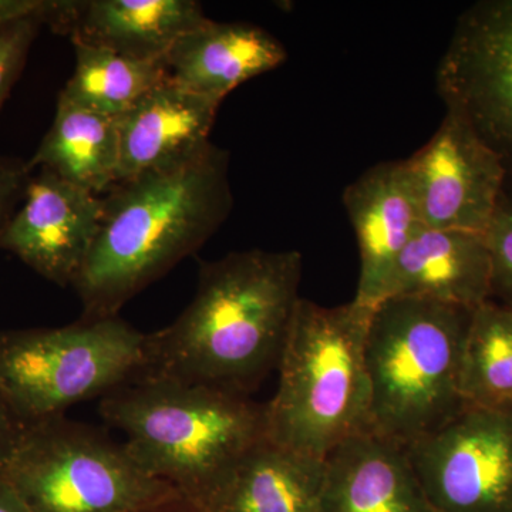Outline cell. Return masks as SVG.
I'll use <instances>...</instances> for the list:
<instances>
[{
  "instance_id": "cell-28",
  "label": "cell",
  "mask_w": 512,
  "mask_h": 512,
  "mask_svg": "<svg viewBox=\"0 0 512 512\" xmlns=\"http://www.w3.org/2000/svg\"><path fill=\"white\" fill-rule=\"evenodd\" d=\"M147 512H198L191 507L190 504L185 503L184 500L175 501V503L163 505V507L154 508V510Z\"/></svg>"
},
{
  "instance_id": "cell-1",
  "label": "cell",
  "mask_w": 512,
  "mask_h": 512,
  "mask_svg": "<svg viewBox=\"0 0 512 512\" xmlns=\"http://www.w3.org/2000/svg\"><path fill=\"white\" fill-rule=\"evenodd\" d=\"M301 276L298 251L249 249L201 264L190 305L148 333L140 373L249 394L279 365Z\"/></svg>"
},
{
  "instance_id": "cell-12",
  "label": "cell",
  "mask_w": 512,
  "mask_h": 512,
  "mask_svg": "<svg viewBox=\"0 0 512 512\" xmlns=\"http://www.w3.org/2000/svg\"><path fill=\"white\" fill-rule=\"evenodd\" d=\"M207 18L195 0H52L43 23L74 42L130 59L163 60L180 37Z\"/></svg>"
},
{
  "instance_id": "cell-24",
  "label": "cell",
  "mask_w": 512,
  "mask_h": 512,
  "mask_svg": "<svg viewBox=\"0 0 512 512\" xmlns=\"http://www.w3.org/2000/svg\"><path fill=\"white\" fill-rule=\"evenodd\" d=\"M30 177L32 171L28 161L18 157H0V229L18 208Z\"/></svg>"
},
{
  "instance_id": "cell-13",
  "label": "cell",
  "mask_w": 512,
  "mask_h": 512,
  "mask_svg": "<svg viewBox=\"0 0 512 512\" xmlns=\"http://www.w3.org/2000/svg\"><path fill=\"white\" fill-rule=\"evenodd\" d=\"M342 202L360 254L353 301L375 306L403 249L424 228L406 161L373 165L346 187Z\"/></svg>"
},
{
  "instance_id": "cell-14",
  "label": "cell",
  "mask_w": 512,
  "mask_h": 512,
  "mask_svg": "<svg viewBox=\"0 0 512 512\" xmlns=\"http://www.w3.org/2000/svg\"><path fill=\"white\" fill-rule=\"evenodd\" d=\"M221 103L165 80L117 117L120 163L117 184L168 170L210 143Z\"/></svg>"
},
{
  "instance_id": "cell-22",
  "label": "cell",
  "mask_w": 512,
  "mask_h": 512,
  "mask_svg": "<svg viewBox=\"0 0 512 512\" xmlns=\"http://www.w3.org/2000/svg\"><path fill=\"white\" fill-rule=\"evenodd\" d=\"M484 237L491 264L490 301L512 308V197L505 192Z\"/></svg>"
},
{
  "instance_id": "cell-20",
  "label": "cell",
  "mask_w": 512,
  "mask_h": 512,
  "mask_svg": "<svg viewBox=\"0 0 512 512\" xmlns=\"http://www.w3.org/2000/svg\"><path fill=\"white\" fill-rule=\"evenodd\" d=\"M76 66L59 99L117 119L168 80L163 60L130 59L104 47L74 42Z\"/></svg>"
},
{
  "instance_id": "cell-15",
  "label": "cell",
  "mask_w": 512,
  "mask_h": 512,
  "mask_svg": "<svg viewBox=\"0 0 512 512\" xmlns=\"http://www.w3.org/2000/svg\"><path fill=\"white\" fill-rule=\"evenodd\" d=\"M319 512H436L407 448L363 431L325 458Z\"/></svg>"
},
{
  "instance_id": "cell-17",
  "label": "cell",
  "mask_w": 512,
  "mask_h": 512,
  "mask_svg": "<svg viewBox=\"0 0 512 512\" xmlns=\"http://www.w3.org/2000/svg\"><path fill=\"white\" fill-rule=\"evenodd\" d=\"M325 460L259 440L191 505L198 512H319Z\"/></svg>"
},
{
  "instance_id": "cell-16",
  "label": "cell",
  "mask_w": 512,
  "mask_h": 512,
  "mask_svg": "<svg viewBox=\"0 0 512 512\" xmlns=\"http://www.w3.org/2000/svg\"><path fill=\"white\" fill-rule=\"evenodd\" d=\"M286 59L285 46L261 26L208 19L180 37L163 62L170 82L222 103L232 90Z\"/></svg>"
},
{
  "instance_id": "cell-21",
  "label": "cell",
  "mask_w": 512,
  "mask_h": 512,
  "mask_svg": "<svg viewBox=\"0 0 512 512\" xmlns=\"http://www.w3.org/2000/svg\"><path fill=\"white\" fill-rule=\"evenodd\" d=\"M464 406L512 412V308L488 301L474 309L460 367Z\"/></svg>"
},
{
  "instance_id": "cell-9",
  "label": "cell",
  "mask_w": 512,
  "mask_h": 512,
  "mask_svg": "<svg viewBox=\"0 0 512 512\" xmlns=\"http://www.w3.org/2000/svg\"><path fill=\"white\" fill-rule=\"evenodd\" d=\"M436 512H512V412L464 406L407 447Z\"/></svg>"
},
{
  "instance_id": "cell-5",
  "label": "cell",
  "mask_w": 512,
  "mask_h": 512,
  "mask_svg": "<svg viewBox=\"0 0 512 512\" xmlns=\"http://www.w3.org/2000/svg\"><path fill=\"white\" fill-rule=\"evenodd\" d=\"M473 312L412 296L373 306L366 338L369 431L407 448L463 409L461 355Z\"/></svg>"
},
{
  "instance_id": "cell-18",
  "label": "cell",
  "mask_w": 512,
  "mask_h": 512,
  "mask_svg": "<svg viewBox=\"0 0 512 512\" xmlns=\"http://www.w3.org/2000/svg\"><path fill=\"white\" fill-rule=\"evenodd\" d=\"M396 296L467 309L490 301L491 264L484 234L421 228L403 249L387 281L383 299Z\"/></svg>"
},
{
  "instance_id": "cell-6",
  "label": "cell",
  "mask_w": 512,
  "mask_h": 512,
  "mask_svg": "<svg viewBox=\"0 0 512 512\" xmlns=\"http://www.w3.org/2000/svg\"><path fill=\"white\" fill-rule=\"evenodd\" d=\"M0 474L32 512H147L183 500L124 443L64 414L28 424Z\"/></svg>"
},
{
  "instance_id": "cell-11",
  "label": "cell",
  "mask_w": 512,
  "mask_h": 512,
  "mask_svg": "<svg viewBox=\"0 0 512 512\" xmlns=\"http://www.w3.org/2000/svg\"><path fill=\"white\" fill-rule=\"evenodd\" d=\"M101 212L100 195L39 168L20 207L0 229V249L47 281L72 286L96 241Z\"/></svg>"
},
{
  "instance_id": "cell-3",
  "label": "cell",
  "mask_w": 512,
  "mask_h": 512,
  "mask_svg": "<svg viewBox=\"0 0 512 512\" xmlns=\"http://www.w3.org/2000/svg\"><path fill=\"white\" fill-rule=\"evenodd\" d=\"M99 410L126 434L131 457L190 505L266 437L265 406L249 394L146 373L106 394Z\"/></svg>"
},
{
  "instance_id": "cell-4",
  "label": "cell",
  "mask_w": 512,
  "mask_h": 512,
  "mask_svg": "<svg viewBox=\"0 0 512 512\" xmlns=\"http://www.w3.org/2000/svg\"><path fill=\"white\" fill-rule=\"evenodd\" d=\"M373 306L335 308L302 299L279 359V386L265 406L266 439L325 460L369 430L366 338Z\"/></svg>"
},
{
  "instance_id": "cell-23",
  "label": "cell",
  "mask_w": 512,
  "mask_h": 512,
  "mask_svg": "<svg viewBox=\"0 0 512 512\" xmlns=\"http://www.w3.org/2000/svg\"><path fill=\"white\" fill-rule=\"evenodd\" d=\"M42 26V16L36 15L0 28V109L18 82Z\"/></svg>"
},
{
  "instance_id": "cell-2",
  "label": "cell",
  "mask_w": 512,
  "mask_h": 512,
  "mask_svg": "<svg viewBox=\"0 0 512 512\" xmlns=\"http://www.w3.org/2000/svg\"><path fill=\"white\" fill-rule=\"evenodd\" d=\"M74 291L84 319L117 316L228 220L234 205L229 154L208 143L190 160L114 185Z\"/></svg>"
},
{
  "instance_id": "cell-26",
  "label": "cell",
  "mask_w": 512,
  "mask_h": 512,
  "mask_svg": "<svg viewBox=\"0 0 512 512\" xmlns=\"http://www.w3.org/2000/svg\"><path fill=\"white\" fill-rule=\"evenodd\" d=\"M49 3L50 0H0V28L29 16L39 15L43 20Z\"/></svg>"
},
{
  "instance_id": "cell-19",
  "label": "cell",
  "mask_w": 512,
  "mask_h": 512,
  "mask_svg": "<svg viewBox=\"0 0 512 512\" xmlns=\"http://www.w3.org/2000/svg\"><path fill=\"white\" fill-rule=\"evenodd\" d=\"M120 148L116 119L79 109L57 99L55 119L29 170L47 168L77 187L100 195L119 177Z\"/></svg>"
},
{
  "instance_id": "cell-7",
  "label": "cell",
  "mask_w": 512,
  "mask_h": 512,
  "mask_svg": "<svg viewBox=\"0 0 512 512\" xmlns=\"http://www.w3.org/2000/svg\"><path fill=\"white\" fill-rule=\"evenodd\" d=\"M147 335L119 316L0 332V389L26 424L103 399L141 372Z\"/></svg>"
},
{
  "instance_id": "cell-27",
  "label": "cell",
  "mask_w": 512,
  "mask_h": 512,
  "mask_svg": "<svg viewBox=\"0 0 512 512\" xmlns=\"http://www.w3.org/2000/svg\"><path fill=\"white\" fill-rule=\"evenodd\" d=\"M0 512H32L2 474H0Z\"/></svg>"
},
{
  "instance_id": "cell-8",
  "label": "cell",
  "mask_w": 512,
  "mask_h": 512,
  "mask_svg": "<svg viewBox=\"0 0 512 512\" xmlns=\"http://www.w3.org/2000/svg\"><path fill=\"white\" fill-rule=\"evenodd\" d=\"M437 92L500 158L512 197V0L461 13L436 73Z\"/></svg>"
},
{
  "instance_id": "cell-10",
  "label": "cell",
  "mask_w": 512,
  "mask_h": 512,
  "mask_svg": "<svg viewBox=\"0 0 512 512\" xmlns=\"http://www.w3.org/2000/svg\"><path fill=\"white\" fill-rule=\"evenodd\" d=\"M404 161L424 228L485 234L505 171L466 121L447 111L429 143Z\"/></svg>"
},
{
  "instance_id": "cell-25",
  "label": "cell",
  "mask_w": 512,
  "mask_h": 512,
  "mask_svg": "<svg viewBox=\"0 0 512 512\" xmlns=\"http://www.w3.org/2000/svg\"><path fill=\"white\" fill-rule=\"evenodd\" d=\"M26 426L0 389V473L18 448Z\"/></svg>"
}]
</instances>
